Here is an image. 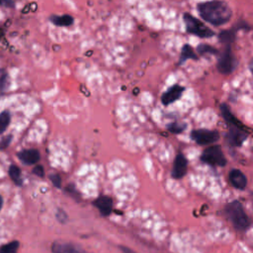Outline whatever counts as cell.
I'll return each mask as SVG.
<instances>
[{
  "label": "cell",
  "mask_w": 253,
  "mask_h": 253,
  "mask_svg": "<svg viewBox=\"0 0 253 253\" xmlns=\"http://www.w3.org/2000/svg\"><path fill=\"white\" fill-rule=\"evenodd\" d=\"M200 159L203 163L211 166L223 167L226 165V158L223 154L221 146L218 144L211 145L204 149Z\"/></svg>",
  "instance_id": "cell-5"
},
{
  "label": "cell",
  "mask_w": 253,
  "mask_h": 253,
  "mask_svg": "<svg viewBox=\"0 0 253 253\" xmlns=\"http://www.w3.org/2000/svg\"><path fill=\"white\" fill-rule=\"evenodd\" d=\"M52 253H89L81 247L65 241H55L51 245Z\"/></svg>",
  "instance_id": "cell-10"
},
{
  "label": "cell",
  "mask_w": 253,
  "mask_h": 253,
  "mask_svg": "<svg viewBox=\"0 0 253 253\" xmlns=\"http://www.w3.org/2000/svg\"><path fill=\"white\" fill-rule=\"evenodd\" d=\"M50 21L58 27H68L73 24V18L70 15L51 16Z\"/></svg>",
  "instance_id": "cell-15"
},
{
  "label": "cell",
  "mask_w": 253,
  "mask_h": 253,
  "mask_svg": "<svg viewBox=\"0 0 253 253\" xmlns=\"http://www.w3.org/2000/svg\"><path fill=\"white\" fill-rule=\"evenodd\" d=\"M237 66V59L232 51V45H224V48L216 63V68L219 73L223 75L231 74Z\"/></svg>",
  "instance_id": "cell-4"
},
{
  "label": "cell",
  "mask_w": 253,
  "mask_h": 253,
  "mask_svg": "<svg viewBox=\"0 0 253 253\" xmlns=\"http://www.w3.org/2000/svg\"><path fill=\"white\" fill-rule=\"evenodd\" d=\"M0 33H1V32H0Z\"/></svg>",
  "instance_id": "cell-29"
},
{
  "label": "cell",
  "mask_w": 253,
  "mask_h": 253,
  "mask_svg": "<svg viewBox=\"0 0 253 253\" xmlns=\"http://www.w3.org/2000/svg\"><path fill=\"white\" fill-rule=\"evenodd\" d=\"M197 9L201 18L214 27L226 24L232 17L230 7L226 2L221 0L201 2L198 4Z\"/></svg>",
  "instance_id": "cell-1"
},
{
  "label": "cell",
  "mask_w": 253,
  "mask_h": 253,
  "mask_svg": "<svg viewBox=\"0 0 253 253\" xmlns=\"http://www.w3.org/2000/svg\"><path fill=\"white\" fill-rule=\"evenodd\" d=\"M93 205L99 210L100 213L104 216H108L113 211V199L109 196H100L94 202Z\"/></svg>",
  "instance_id": "cell-12"
},
{
  "label": "cell",
  "mask_w": 253,
  "mask_h": 253,
  "mask_svg": "<svg viewBox=\"0 0 253 253\" xmlns=\"http://www.w3.org/2000/svg\"><path fill=\"white\" fill-rule=\"evenodd\" d=\"M10 123V114L7 111H4L0 114V133L4 132L8 127Z\"/></svg>",
  "instance_id": "cell-20"
},
{
  "label": "cell",
  "mask_w": 253,
  "mask_h": 253,
  "mask_svg": "<svg viewBox=\"0 0 253 253\" xmlns=\"http://www.w3.org/2000/svg\"><path fill=\"white\" fill-rule=\"evenodd\" d=\"M19 159L27 164V165H32L36 164L40 160V152L37 149H24L18 153Z\"/></svg>",
  "instance_id": "cell-13"
},
{
  "label": "cell",
  "mask_w": 253,
  "mask_h": 253,
  "mask_svg": "<svg viewBox=\"0 0 253 253\" xmlns=\"http://www.w3.org/2000/svg\"><path fill=\"white\" fill-rule=\"evenodd\" d=\"M120 249L122 250L123 253H136L135 251H133V250L130 249L129 247H126V246H124V245H121V246H120Z\"/></svg>",
  "instance_id": "cell-25"
},
{
  "label": "cell",
  "mask_w": 253,
  "mask_h": 253,
  "mask_svg": "<svg viewBox=\"0 0 253 253\" xmlns=\"http://www.w3.org/2000/svg\"><path fill=\"white\" fill-rule=\"evenodd\" d=\"M248 135H249V131L245 126H229L228 131L225 134V139L230 146L239 147L244 143Z\"/></svg>",
  "instance_id": "cell-7"
},
{
  "label": "cell",
  "mask_w": 253,
  "mask_h": 253,
  "mask_svg": "<svg viewBox=\"0 0 253 253\" xmlns=\"http://www.w3.org/2000/svg\"><path fill=\"white\" fill-rule=\"evenodd\" d=\"M187 127V125L185 123H181V122H174L172 124H170L167 126V129L172 132V133H181L184 131V129Z\"/></svg>",
  "instance_id": "cell-18"
},
{
  "label": "cell",
  "mask_w": 253,
  "mask_h": 253,
  "mask_svg": "<svg viewBox=\"0 0 253 253\" xmlns=\"http://www.w3.org/2000/svg\"><path fill=\"white\" fill-rule=\"evenodd\" d=\"M18 248H19V242L12 241L3 245L0 248V253H17Z\"/></svg>",
  "instance_id": "cell-19"
},
{
  "label": "cell",
  "mask_w": 253,
  "mask_h": 253,
  "mask_svg": "<svg viewBox=\"0 0 253 253\" xmlns=\"http://www.w3.org/2000/svg\"><path fill=\"white\" fill-rule=\"evenodd\" d=\"M8 83V75L4 70L0 69V95L6 90Z\"/></svg>",
  "instance_id": "cell-21"
},
{
  "label": "cell",
  "mask_w": 253,
  "mask_h": 253,
  "mask_svg": "<svg viewBox=\"0 0 253 253\" xmlns=\"http://www.w3.org/2000/svg\"><path fill=\"white\" fill-rule=\"evenodd\" d=\"M2 205H3V198L0 196V210L2 208Z\"/></svg>",
  "instance_id": "cell-28"
},
{
  "label": "cell",
  "mask_w": 253,
  "mask_h": 253,
  "mask_svg": "<svg viewBox=\"0 0 253 253\" xmlns=\"http://www.w3.org/2000/svg\"><path fill=\"white\" fill-rule=\"evenodd\" d=\"M249 70H250V72L253 74V57L251 58V60H250V62H249Z\"/></svg>",
  "instance_id": "cell-27"
},
{
  "label": "cell",
  "mask_w": 253,
  "mask_h": 253,
  "mask_svg": "<svg viewBox=\"0 0 253 253\" xmlns=\"http://www.w3.org/2000/svg\"><path fill=\"white\" fill-rule=\"evenodd\" d=\"M188 160L183 153H178L174 159L171 176L174 179H181L187 174Z\"/></svg>",
  "instance_id": "cell-9"
},
{
  "label": "cell",
  "mask_w": 253,
  "mask_h": 253,
  "mask_svg": "<svg viewBox=\"0 0 253 253\" xmlns=\"http://www.w3.org/2000/svg\"><path fill=\"white\" fill-rule=\"evenodd\" d=\"M9 175L11 177V179L13 180V182L18 185L21 186L22 185V178H21V170L18 166L16 165H11L9 168Z\"/></svg>",
  "instance_id": "cell-17"
},
{
  "label": "cell",
  "mask_w": 253,
  "mask_h": 253,
  "mask_svg": "<svg viewBox=\"0 0 253 253\" xmlns=\"http://www.w3.org/2000/svg\"><path fill=\"white\" fill-rule=\"evenodd\" d=\"M197 51L204 55V54H211V55H219V51L217 48H215L212 45L207 44V43H200L197 46Z\"/></svg>",
  "instance_id": "cell-16"
},
{
  "label": "cell",
  "mask_w": 253,
  "mask_h": 253,
  "mask_svg": "<svg viewBox=\"0 0 253 253\" xmlns=\"http://www.w3.org/2000/svg\"><path fill=\"white\" fill-rule=\"evenodd\" d=\"M50 181L52 182L53 186H55L56 188H60L61 187V177L58 174H52L49 176Z\"/></svg>",
  "instance_id": "cell-22"
},
{
  "label": "cell",
  "mask_w": 253,
  "mask_h": 253,
  "mask_svg": "<svg viewBox=\"0 0 253 253\" xmlns=\"http://www.w3.org/2000/svg\"><path fill=\"white\" fill-rule=\"evenodd\" d=\"M183 20L186 27V31L189 34L202 39H209L214 36V32L211 29H210L202 21H200L190 13H185L183 15Z\"/></svg>",
  "instance_id": "cell-3"
},
{
  "label": "cell",
  "mask_w": 253,
  "mask_h": 253,
  "mask_svg": "<svg viewBox=\"0 0 253 253\" xmlns=\"http://www.w3.org/2000/svg\"><path fill=\"white\" fill-rule=\"evenodd\" d=\"M33 173L39 177H43L44 176V170L42 165H37L33 169Z\"/></svg>",
  "instance_id": "cell-23"
},
{
  "label": "cell",
  "mask_w": 253,
  "mask_h": 253,
  "mask_svg": "<svg viewBox=\"0 0 253 253\" xmlns=\"http://www.w3.org/2000/svg\"><path fill=\"white\" fill-rule=\"evenodd\" d=\"M188 59H194L197 60L198 59V55L196 54V52L194 51V48L186 43L183 45L181 52H180V56H179V60H178V64L182 65L184 62H186Z\"/></svg>",
  "instance_id": "cell-14"
},
{
  "label": "cell",
  "mask_w": 253,
  "mask_h": 253,
  "mask_svg": "<svg viewBox=\"0 0 253 253\" xmlns=\"http://www.w3.org/2000/svg\"><path fill=\"white\" fill-rule=\"evenodd\" d=\"M228 180L231 186L237 190H244L247 186V178L245 174L236 168H233L229 171Z\"/></svg>",
  "instance_id": "cell-11"
},
{
  "label": "cell",
  "mask_w": 253,
  "mask_h": 253,
  "mask_svg": "<svg viewBox=\"0 0 253 253\" xmlns=\"http://www.w3.org/2000/svg\"><path fill=\"white\" fill-rule=\"evenodd\" d=\"M11 138H12V136H11V135H8V136L3 137V138H2V140H1V142H0V148L5 149V148L10 144Z\"/></svg>",
  "instance_id": "cell-24"
},
{
  "label": "cell",
  "mask_w": 253,
  "mask_h": 253,
  "mask_svg": "<svg viewBox=\"0 0 253 253\" xmlns=\"http://www.w3.org/2000/svg\"><path fill=\"white\" fill-rule=\"evenodd\" d=\"M0 4H3V5L8 6V7H13L14 6L13 0H0Z\"/></svg>",
  "instance_id": "cell-26"
},
{
  "label": "cell",
  "mask_w": 253,
  "mask_h": 253,
  "mask_svg": "<svg viewBox=\"0 0 253 253\" xmlns=\"http://www.w3.org/2000/svg\"><path fill=\"white\" fill-rule=\"evenodd\" d=\"M185 88L179 84H174L169 87L162 95H161V103L164 106H168L176 101H178L183 95Z\"/></svg>",
  "instance_id": "cell-8"
},
{
  "label": "cell",
  "mask_w": 253,
  "mask_h": 253,
  "mask_svg": "<svg viewBox=\"0 0 253 253\" xmlns=\"http://www.w3.org/2000/svg\"><path fill=\"white\" fill-rule=\"evenodd\" d=\"M224 213L236 230L245 232L250 227V219L239 201L234 200L226 204L224 207Z\"/></svg>",
  "instance_id": "cell-2"
},
{
  "label": "cell",
  "mask_w": 253,
  "mask_h": 253,
  "mask_svg": "<svg viewBox=\"0 0 253 253\" xmlns=\"http://www.w3.org/2000/svg\"><path fill=\"white\" fill-rule=\"evenodd\" d=\"M191 138L199 145H211L219 139V132L208 128H196L191 131Z\"/></svg>",
  "instance_id": "cell-6"
}]
</instances>
